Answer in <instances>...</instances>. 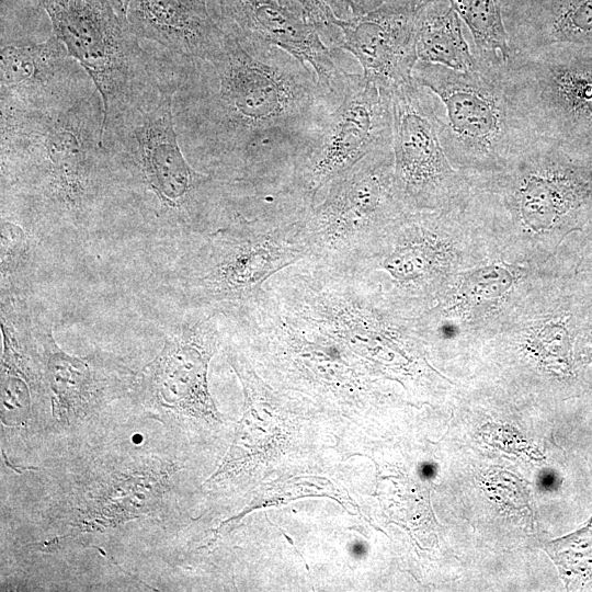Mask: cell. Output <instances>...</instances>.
<instances>
[{"label": "cell", "mask_w": 592, "mask_h": 592, "mask_svg": "<svg viewBox=\"0 0 592 592\" xmlns=\"http://www.w3.org/2000/svg\"><path fill=\"white\" fill-rule=\"evenodd\" d=\"M133 0H111L116 12L127 20V11Z\"/></svg>", "instance_id": "obj_28"}, {"label": "cell", "mask_w": 592, "mask_h": 592, "mask_svg": "<svg viewBox=\"0 0 592 592\" xmlns=\"http://www.w3.org/2000/svg\"><path fill=\"white\" fill-rule=\"evenodd\" d=\"M437 103L413 79L391 92L394 181L409 213L465 210L473 201V187L442 145Z\"/></svg>", "instance_id": "obj_10"}, {"label": "cell", "mask_w": 592, "mask_h": 592, "mask_svg": "<svg viewBox=\"0 0 592 592\" xmlns=\"http://www.w3.org/2000/svg\"><path fill=\"white\" fill-rule=\"evenodd\" d=\"M511 0H448L468 27L475 49L511 58L504 13Z\"/></svg>", "instance_id": "obj_22"}, {"label": "cell", "mask_w": 592, "mask_h": 592, "mask_svg": "<svg viewBox=\"0 0 592 592\" xmlns=\"http://www.w3.org/2000/svg\"><path fill=\"white\" fill-rule=\"evenodd\" d=\"M328 3L340 20H352L365 13V0H328Z\"/></svg>", "instance_id": "obj_25"}, {"label": "cell", "mask_w": 592, "mask_h": 592, "mask_svg": "<svg viewBox=\"0 0 592 592\" xmlns=\"http://www.w3.org/2000/svg\"><path fill=\"white\" fill-rule=\"evenodd\" d=\"M407 213L395 186L392 147L374 150L320 191L306 217L309 259L350 266Z\"/></svg>", "instance_id": "obj_8"}, {"label": "cell", "mask_w": 592, "mask_h": 592, "mask_svg": "<svg viewBox=\"0 0 592 592\" xmlns=\"http://www.w3.org/2000/svg\"><path fill=\"white\" fill-rule=\"evenodd\" d=\"M177 81L184 153L219 181L258 190L294 185L340 95L289 53L228 33L209 60L179 57Z\"/></svg>", "instance_id": "obj_1"}, {"label": "cell", "mask_w": 592, "mask_h": 592, "mask_svg": "<svg viewBox=\"0 0 592 592\" xmlns=\"http://www.w3.org/2000/svg\"><path fill=\"white\" fill-rule=\"evenodd\" d=\"M281 5L294 12L305 21L315 24L329 46L339 47L341 32L332 22V13L328 0H276ZM340 48V47H339Z\"/></svg>", "instance_id": "obj_24"}, {"label": "cell", "mask_w": 592, "mask_h": 592, "mask_svg": "<svg viewBox=\"0 0 592 592\" xmlns=\"http://www.w3.org/2000/svg\"><path fill=\"white\" fill-rule=\"evenodd\" d=\"M510 61L540 138L592 153V45H550Z\"/></svg>", "instance_id": "obj_11"}, {"label": "cell", "mask_w": 592, "mask_h": 592, "mask_svg": "<svg viewBox=\"0 0 592 592\" xmlns=\"http://www.w3.org/2000/svg\"><path fill=\"white\" fill-rule=\"evenodd\" d=\"M387 0H365V13L382 5Z\"/></svg>", "instance_id": "obj_31"}, {"label": "cell", "mask_w": 592, "mask_h": 592, "mask_svg": "<svg viewBox=\"0 0 592 592\" xmlns=\"http://www.w3.org/2000/svg\"><path fill=\"white\" fill-rule=\"evenodd\" d=\"M504 24L511 54L592 45V0H511Z\"/></svg>", "instance_id": "obj_19"}, {"label": "cell", "mask_w": 592, "mask_h": 592, "mask_svg": "<svg viewBox=\"0 0 592 592\" xmlns=\"http://www.w3.org/2000/svg\"><path fill=\"white\" fill-rule=\"evenodd\" d=\"M219 325L217 314L194 308L144 369L146 398L171 420L209 413L206 372L219 341Z\"/></svg>", "instance_id": "obj_13"}, {"label": "cell", "mask_w": 592, "mask_h": 592, "mask_svg": "<svg viewBox=\"0 0 592 592\" xmlns=\"http://www.w3.org/2000/svg\"><path fill=\"white\" fill-rule=\"evenodd\" d=\"M209 9L228 34L239 41L276 46L307 65L321 87L339 92L346 75L342 48L323 42L318 27L281 5L276 0H207Z\"/></svg>", "instance_id": "obj_14"}, {"label": "cell", "mask_w": 592, "mask_h": 592, "mask_svg": "<svg viewBox=\"0 0 592 592\" xmlns=\"http://www.w3.org/2000/svg\"><path fill=\"white\" fill-rule=\"evenodd\" d=\"M2 200L83 219L118 198L103 146L104 105L90 77L32 100L0 96Z\"/></svg>", "instance_id": "obj_2"}, {"label": "cell", "mask_w": 592, "mask_h": 592, "mask_svg": "<svg viewBox=\"0 0 592 592\" xmlns=\"http://www.w3.org/2000/svg\"><path fill=\"white\" fill-rule=\"evenodd\" d=\"M351 551L354 557H363L366 554V546L363 543H355L351 547Z\"/></svg>", "instance_id": "obj_30"}, {"label": "cell", "mask_w": 592, "mask_h": 592, "mask_svg": "<svg viewBox=\"0 0 592 592\" xmlns=\"http://www.w3.org/2000/svg\"><path fill=\"white\" fill-rule=\"evenodd\" d=\"M392 147L391 92L350 71L315 146L294 177L314 204L339 173L367 153Z\"/></svg>", "instance_id": "obj_12"}, {"label": "cell", "mask_w": 592, "mask_h": 592, "mask_svg": "<svg viewBox=\"0 0 592 592\" xmlns=\"http://www.w3.org/2000/svg\"><path fill=\"white\" fill-rule=\"evenodd\" d=\"M554 543L549 554L566 570L570 581L583 585L592 580V521L588 527Z\"/></svg>", "instance_id": "obj_23"}, {"label": "cell", "mask_w": 592, "mask_h": 592, "mask_svg": "<svg viewBox=\"0 0 592 592\" xmlns=\"http://www.w3.org/2000/svg\"><path fill=\"white\" fill-rule=\"evenodd\" d=\"M455 291L457 310L469 318L491 311L512 296L517 283L516 271L506 265L491 264L460 273Z\"/></svg>", "instance_id": "obj_21"}, {"label": "cell", "mask_w": 592, "mask_h": 592, "mask_svg": "<svg viewBox=\"0 0 592 592\" xmlns=\"http://www.w3.org/2000/svg\"><path fill=\"white\" fill-rule=\"evenodd\" d=\"M538 485L542 489H553L556 485V476L553 473H543L539 476Z\"/></svg>", "instance_id": "obj_27"}, {"label": "cell", "mask_w": 592, "mask_h": 592, "mask_svg": "<svg viewBox=\"0 0 592 592\" xmlns=\"http://www.w3.org/2000/svg\"><path fill=\"white\" fill-rule=\"evenodd\" d=\"M475 55V65L463 71L422 60L412 70L413 80L439 98L442 145L473 191L542 139L511 61L476 49Z\"/></svg>", "instance_id": "obj_4"}, {"label": "cell", "mask_w": 592, "mask_h": 592, "mask_svg": "<svg viewBox=\"0 0 592 592\" xmlns=\"http://www.w3.org/2000/svg\"><path fill=\"white\" fill-rule=\"evenodd\" d=\"M580 271L592 272V240L587 244L584 252L582 254L581 261L579 263ZM587 333L592 339V325L588 326ZM592 356V352H591Z\"/></svg>", "instance_id": "obj_26"}, {"label": "cell", "mask_w": 592, "mask_h": 592, "mask_svg": "<svg viewBox=\"0 0 592 592\" xmlns=\"http://www.w3.org/2000/svg\"><path fill=\"white\" fill-rule=\"evenodd\" d=\"M458 13L448 0H431L418 12L415 47L418 59L455 70H467L476 62Z\"/></svg>", "instance_id": "obj_20"}, {"label": "cell", "mask_w": 592, "mask_h": 592, "mask_svg": "<svg viewBox=\"0 0 592 592\" xmlns=\"http://www.w3.org/2000/svg\"><path fill=\"white\" fill-rule=\"evenodd\" d=\"M175 89L104 123L103 146L118 197L136 202L197 232L218 228L232 215L230 183L195 170L181 147L173 115Z\"/></svg>", "instance_id": "obj_5"}, {"label": "cell", "mask_w": 592, "mask_h": 592, "mask_svg": "<svg viewBox=\"0 0 592 592\" xmlns=\"http://www.w3.org/2000/svg\"><path fill=\"white\" fill-rule=\"evenodd\" d=\"M33 334L54 418L67 424L86 419L106 396L109 374L105 366L94 357L80 358L64 352L46 327H35Z\"/></svg>", "instance_id": "obj_18"}, {"label": "cell", "mask_w": 592, "mask_h": 592, "mask_svg": "<svg viewBox=\"0 0 592 592\" xmlns=\"http://www.w3.org/2000/svg\"><path fill=\"white\" fill-rule=\"evenodd\" d=\"M0 53V96L45 98L90 77L54 33L41 41L1 33Z\"/></svg>", "instance_id": "obj_17"}, {"label": "cell", "mask_w": 592, "mask_h": 592, "mask_svg": "<svg viewBox=\"0 0 592 592\" xmlns=\"http://www.w3.org/2000/svg\"><path fill=\"white\" fill-rule=\"evenodd\" d=\"M431 0H387L352 20L332 18L341 32L340 48L353 55L365 79L392 92L412 80L417 64L415 20Z\"/></svg>", "instance_id": "obj_15"}, {"label": "cell", "mask_w": 592, "mask_h": 592, "mask_svg": "<svg viewBox=\"0 0 592 592\" xmlns=\"http://www.w3.org/2000/svg\"><path fill=\"white\" fill-rule=\"evenodd\" d=\"M101 94L104 123L177 88L171 57L143 42L111 0H34Z\"/></svg>", "instance_id": "obj_6"}, {"label": "cell", "mask_w": 592, "mask_h": 592, "mask_svg": "<svg viewBox=\"0 0 592 592\" xmlns=\"http://www.w3.org/2000/svg\"><path fill=\"white\" fill-rule=\"evenodd\" d=\"M436 467L434 464L424 463L420 466V475L425 479H430L435 476Z\"/></svg>", "instance_id": "obj_29"}, {"label": "cell", "mask_w": 592, "mask_h": 592, "mask_svg": "<svg viewBox=\"0 0 592 592\" xmlns=\"http://www.w3.org/2000/svg\"><path fill=\"white\" fill-rule=\"evenodd\" d=\"M469 210L407 213L350 266L377 283L405 310L420 316L453 280V232Z\"/></svg>", "instance_id": "obj_9"}, {"label": "cell", "mask_w": 592, "mask_h": 592, "mask_svg": "<svg viewBox=\"0 0 592 592\" xmlns=\"http://www.w3.org/2000/svg\"><path fill=\"white\" fill-rule=\"evenodd\" d=\"M479 214L554 244L592 226V153L540 139L510 168L474 191Z\"/></svg>", "instance_id": "obj_7"}, {"label": "cell", "mask_w": 592, "mask_h": 592, "mask_svg": "<svg viewBox=\"0 0 592 592\" xmlns=\"http://www.w3.org/2000/svg\"><path fill=\"white\" fill-rule=\"evenodd\" d=\"M314 205L295 186L242 190L228 221L201 236L186 255L185 297L194 308L221 315L251 299L276 273L310 258L306 217Z\"/></svg>", "instance_id": "obj_3"}, {"label": "cell", "mask_w": 592, "mask_h": 592, "mask_svg": "<svg viewBox=\"0 0 592 592\" xmlns=\"http://www.w3.org/2000/svg\"><path fill=\"white\" fill-rule=\"evenodd\" d=\"M127 21L141 42L193 60L212 59L226 38L207 0H133Z\"/></svg>", "instance_id": "obj_16"}]
</instances>
